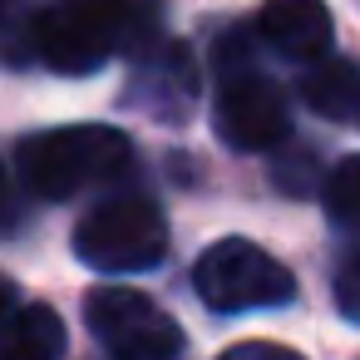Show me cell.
Instances as JSON below:
<instances>
[{
  "instance_id": "2",
  "label": "cell",
  "mask_w": 360,
  "mask_h": 360,
  "mask_svg": "<svg viewBox=\"0 0 360 360\" xmlns=\"http://www.w3.org/2000/svg\"><path fill=\"white\" fill-rule=\"evenodd\" d=\"M168 252V222L158 202L139 193H119L94 202L75 227V257L104 276H134L158 266Z\"/></svg>"
},
{
  "instance_id": "12",
  "label": "cell",
  "mask_w": 360,
  "mask_h": 360,
  "mask_svg": "<svg viewBox=\"0 0 360 360\" xmlns=\"http://www.w3.org/2000/svg\"><path fill=\"white\" fill-rule=\"evenodd\" d=\"M321 198H326V212H330L335 227L360 232V153H345V158L330 168Z\"/></svg>"
},
{
  "instance_id": "13",
  "label": "cell",
  "mask_w": 360,
  "mask_h": 360,
  "mask_svg": "<svg viewBox=\"0 0 360 360\" xmlns=\"http://www.w3.org/2000/svg\"><path fill=\"white\" fill-rule=\"evenodd\" d=\"M335 306H340V316L360 321V257H350L340 266V276H335Z\"/></svg>"
},
{
  "instance_id": "4",
  "label": "cell",
  "mask_w": 360,
  "mask_h": 360,
  "mask_svg": "<svg viewBox=\"0 0 360 360\" xmlns=\"http://www.w3.org/2000/svg\"><path fill=\"white\" fill-rule=\"evenodd\" d=\"M84 316L94 340L119 360H168L188 345L183 326L134 286H94L84 296Z\"/></svg>"
},
{
  "instance_id": "10",
  "label": "cell",
  "mask_w": 360,
  "mask_h": 360,
  "mask_svg": "<svg viewBox=\"0 0 360 360\" xmlns=\"http://www.w3.org/2000/svg\"><path fill=\"white\" fill-rule=\"evenodd\" d=\"M153 45L158 50H143V60H139V94L158 89V99H148L153 109H188L193 94H198L188 50L178 40H153Z\"/></svg>"
},
{
  "instance_id": "15",
  "label": "cell",
  "mask_w": 360,
  "mask_h": 360,
  "mask_svg": "<svg viewBox=\"0 0 360 360\" xmlns=\"http://www.w3.org/2000/svg\"><path fill=\"white\" fill-rule=\"evenodd\" d=\"M0 207H6V163H0Z\"/></svg>"
},
{
  "instance_id": "8",
  "label": "cell",
  "mask_w": 360,
  "mask_h": 360,
  "mask_svg": "<svg viewBox=\"0 0 360 360\" xmlns=\"http://www.w3.org/2000/svg\"><path fill=\"white\" fill-rule=\"evenodd\" d=\"M65 345H70L65 321L45 301L15 306L11 321L0 326V360H50V355H65Z\"/></svg>"
},
{
  "instance_id": "16",
  "label": "cell",
  "mask_w": 360,
  "mask_h": 360,
  "mask_svg": "<svg viewBox=\"0 0 360 360\" xmlns=\"http://www.w3.org/2000/svg\"><path fill=\"white\" fill-rule=\"evenodd\" d=\"M6 6H11V0H0V15H6Z\"/></svg>"
},
{
  "instance_id": "11",
  "label": "cell",
  "mask_w": 360,
  "mask_h": 360,
  "mask_svg": "<svg viewBox=\"0 0 360 360\" xmlns=\"http://www.w3.org/2000/svg\"><path fill=\"white\" fill-rule=\"evenodd\" d=\"M79 6L114 35L119 50H143L158 35V6L163 0H79Z\"/></svg>"
},
{
  "instance_id": "6",
  "label": "cell",
  "mask_w": 360,
  "mask_h": 360,
  "mask_svg": "<svg viewBox=\"0 0 360 360\" xmlns=\"http://www.w3.org/2000/svg\"><path fill=\"white\" fill-rule=\"evenodd\" d=\"M30 50H35V60H45L60 75H89L119 45L79 0H55V6L35 11V20H30Z\"/></svg>"
},
{
  "instance_id": "14",
  "label": "cell",
  "mask_w": 360,
  "mask_h": 360,
  "mask_svg": "<svg viewBox=\"0 0 360 360\" xmlns=\"http://www.w3.org/2000/svg\"><path fill=\"white\" fill-rule=\"evenodd\" d=\"M20 306V291H15V281L6 276V271H0V326H6L11 321V311Z\"/></svg>"
},
{
  "instance_id": "7",
  "label": "cell",
  "mask_w": 360,
  "mask_h": 360,
  "mask_svg": "<svg viewBox=\"0 0 360 360\" xmlns=\"http://www.w3.org/2000/svg\"><path fill=\"white\" fill-rule=\"evenodd\" d=\"M257 35L286 60H316L330 50L335 20L326 0H266L257 15Z\"/></svg>"
},
{
  "instance_id": "3",
  "label": "cell",
  "mask_w": 360,
  "mask_h": 360,
  "mask_svg": "<svg viewBox=\"0 0 360 360\" xmlns=\"http://www.w3.org/2000/svg\"><path fill=\"white\" fill-rule=\"evenodd\" d=\"M193 286H198L202 306L217 311V316L286 306L296 296V276L286 271V262H276L266 247H257L247 237L212 242L193 266Z\"/></svg>"
},
{
  "instance_id": "1",
  "label": "cell",
  "mask_w": 360,
  "mask_h": 360,
  "mask_svg": "<svg viewBox=\"0 0 360 360\" xmlns=\"http://www.w3.org/2000/svg\"><path fill=\"white\" fill-rule=\"evenodd\" d=\"M134 148L119 129L109 124H70V129H45L20 139L15 148V173L35 198H75L94 183H109L129 168Z\"/></svg>"
},
{
  "instance_id": "9",
  "label": "cell",
  "mask_w": 360,
  "mask_h": 360,
  "mask_svg": "<svg viewBox=\"0 0 360 360\" xmlns=\"http://www.w3.org/2000/svg\"><path fill=\"white\" fill-rule=\"evenodd\" d=\"M301 99L321 114V119H360V70L350 60H326L316 55V65L301 79Z\"/></svg>"
},
{
  "instance_id": "5",
  "label": "cell",
  "mask_w": 360,
  "mask_h": 360,
  "mask_svg": "<svg viewBox=\"0 0 360 360\" xmlns=\"http://www.w3.org/2000/svg\"><path fill=\"white\" fill-rule=\"evenodd\" d=\"M217 139L237 153H266L286 139V99L262 70H227L217 84Z\"/></svg>"
}]
</instances>
